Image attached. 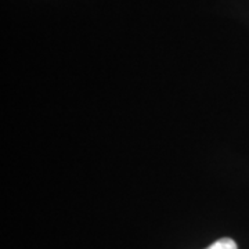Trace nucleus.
<instances>
[{"label":"nucleus","mask_w":249,"mask_h":249,"mask_svg":"<svg viewBox=\"0 0 249 249\" xmlns=\"http://www.w3.org/2000/svg\"><path fill=\"white\" fill-rule=\"evenodd\" d=\"M206 249H238V247L235 241L231 238H222V240L214 241L213 244Z\"/></svg>","instance_id":"f257e3e1"}]
</instances>
